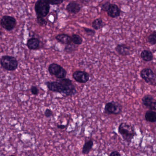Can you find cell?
Listing matches in <instances>:
<instances>
[{"label":"cell","instance_id":"obj_15","mask_svg":"<svg viewBox=\"0 0 156 156\" xmlns=\"http://www.w3.org/2000/svg\"><path fill=\"white\" fill-rule=\"evenodd\" d=\"M142 103L144 106L152 110V105L154 103V98L153 96L150 94H147L142 98Z\"/></svg>","mask_w":156,"mask_h":156},{"label":"cell","instance_id":"obj_5","mask_svg":"<svg viewBox=\"0 0 156 156\" xmlns=\"http://www.w3.org/2000/svg\"><path fill=\"white\" fill-rule=\"evenodd\" d=\"M48 71L51 75L54 76L57 79L65 78L67 75V72L63 67L54 63L49 66Z\"/></svg>","mask_w":156,"mask_h":156},{"label":"cell","instance_id":"obj_28","mask_svg":"<svg viewBox=\"0 0 156 156\" xmlns=\"http://www.w3.org/2000/svg\"><path fill=\"white\" fill-rule=\"evenodd\" d=\"M44 114H45V116L47 117V118H49V117H51L53 115V112H52L51 110H49V109H47L45 110Z\"/></svg>","mask_w":156,"mask_h":156},{"label":"cell","instance_id":"obj_4","mask_svg":"<svg viewBox=\"0 0 156 156\" xmlns=\"http://www.w3.org/2000/svg\"><path fill=\"white\" fill-rule=\"evenodd\" d=\"M35 11L37 16L46 17L50 10V4L47 0H37L35 6Z\"/></svg>","mask_w":156,"mask_h":156},{"label":"cell","instance_id":"obj_8","mask_svg":"<svg viewBox=\"0 0 156 156\" xmlns=\"http://www.w3.org/2000/svg\"><path fill=\"white\" fill-rule=\"evenodd\" d=\"M17 20L14 17L4 15L1 19V26L8 31L13 30L17 25Z\"/></svg>","mask_w":156,"mask_h":156},{"label":"cell","instance_id":"obj_18","mask_svg":"<svg viewBox=\"0 0 156 156\" xmlns=\"http://www.w3.org/2000/svg\"><path fill=\"white\" fill-rule=\"evenodd\" d=\"M93 146V141L92 140H89L88 141H85L83 146L82 153L84 154H87L89 153Z\"/></svg>","mask_w":156,"mask_h":156},{"label":"cell","instance_id":"obj_14","mask_svg":"<svg viewBox=\"0 0 156 156\" xmlns=\"http://www.w3.org/2000/svg\"><path fill=\"white\" fill-rule=\"evenodd\" d=\"M40 43V40L38 39L32 38L28 39L27 46L28 48L31 50H36L39 48Z\"/></svg>","mask_w":156,"mask_h":156},{"label":"cell","instance_id":"obj_32","mask_svg":"<svg viewBox=\"0 0 156 156\" xmlns=\"http://www.w3.org/2000/svg\"><path fill=\"white\" fill-rule=\"evenodd\" d=\"M152 110L156 111V101L154 102L152 105Z\"/></svg>","mask_w":156,"mask_h":156},{"label":"cell","instance_id":"obj_19","mask_svg":"<svg viewBox=\"0 0 156 156\" xmlns=\"http://www.w3.org/2000/svg\"><path fill=\"white\" fill-rule=\"evenodd\" d=\"M92 26L94 29H100L103 27V21L102 19L98 18L94 20L92 22Z\"/></svg>","mask_w":156,"mask_h":156},{"label":"cell","instance_id":"obj_7","mask_svg":"<svg viewBox=\"0 0 156 156\" xmlns=\"http://www.w3.org/2000/svg\"><path fill=\"white\" fill-rule=\"evenodd\" d=\"M122 106L120 103L112 101L107 103L104 107V112L108 114L118 115L122 112Z\"/></svg>","mask_w":156,"mask_h":156},{"label":"cell","instance_id":"obj_12","mask_svg":"<svg viewBox=\"0 0 156 156\" xmlns=\"http://www.w3.org/2000/svg\"><path fill=\"white\" fill-rule=\"evenodd\" d=\"M107 14L111 18L119 17L120 15L121 10L118 6L115 4H111L107 12Z\"/></svg>","mask_w":156,"mask_h":156},{"label":"cell","instance_id":"obj_26","mask_svg":"<svg viewBox=\"0 0 156 156\" xmlns=\"http://www.w3.org/2000/svg\"><path fill=\"white\" fill-rule=\"evenodd\" d=\"M30 91L32 93V94L33 95H35V96L38 95L39 93V90L38 87L36 86H32L31 87Z\"/></svg>","mask_w":156,"mask_h":156},{"label":"cell","instance_id":"obj_24","mask_svg":"<svg viewBox=\"0 0 156 156\" xmlns=\"http://www.w3.org/2000/svg\"><path fill=\"white\" fill-rule=\"evenodd\" d=\"M84 31L88 35V36H94L96 34V32L94 30L92 29H89V28H83Z\"/></svg>","mask_w":156,"mask_h":156},{"label":"cell","instance_id":"obj_27","mask_svg":"<svg viewBox=\"0 0 156 156\" xmlns=\"http://www.w3.org/2000/svg\"><path fill=\"white\" fill-rule=\"evenodd\" d=\"M111 4V3H110V2H107L104 4H103L101 7V10L107 12V11L110 8V6Z\"/></svg>","mask_w":156,"mask_h":156},{"label":"cell","instance_id":"obj_10","mask_svg":"<svg viewBox=\"0 0 156 156\" xmlns=\"http://www.w3.org/2000/svg\"><path fill=\"white\" fill-rule=\"evenodd\" d=\"M115 49L116 52L121 56H128L131 54L130 47L125 44H118Z\"/></svg>","mask_w":156,"mask_h":156},{"label":"cell","instance_id":"obj_3","mask_svg":"<svg viewBox=\"0 0 156 156\" xmlns=\"http://www.w3.org/2000/svg\"><path fill=\"white\" fill-rule=\"evenodd\" d=\"M0 63L2 67L8 71H15L19 65V62L15 57L7 55L2 57Z\"/></svg>","mask_w":156,"mask_h":156},{"label":"cell","instance_id":"obj_31","mask_svg":"<svg viewBox=\"0 0 156 156\" xmlns=\"http://www.w3.org/2000/svg\"><path fill=\"white\" fill-rule=\"evenodd\" d=\"M79 1L83 4H88L91 1V0H79Z\"/></svg>","mask_w":156,"mask_h":156},{"label":"cell","instance_id":"obj_22","mask_svg":"<svg viewBox=\"0 0 156 156\" xmlns=\"http://www.w3.org/2000/svg\"><path fill=\"white\" fill-rule=\"evenodd\" d=\"M148 41L151 45H156V31H154L148 37Z\"/></svg>","mask_w":156,"mask_h":156},{"label":"cell","instance_id":"obj_25","mask_svg":"<svg viewBox=\"0 0 156 156\" xmlns=\"http://www.w3.org/2000/svg\"><path fill=\"white\" fill-rule=\"evenodd\" d=\"M48 2L50 5H60L64 2V0H47Z\"/></svg>","mask_w":156,"mask_h":156},{"label":"cell","instance_id":"obj_17","mask_svg":"<svg viewBox=\"0 0 156 156\" xmlns=\"http://www.w3.org/2000/svg\"><path fill=\"white\" fill-rule=\"evenodd\" d=\"M145 120L151 123L156 122V112L152 110L147 111L145 114Z\"/></svg>","mask_w":156,"mask_h":156},{"label":"cell","instance_id":"obj_11","mask_svg":"<svg viewBox=\"0 0 156 156\" xmlns=\"http://www.w3.org/2000/svg\"><path fill=\"white\" fill-rule=\"evenodd\" d=\"M81 8L82 7L79 3L73 1L67 4L66 9L69 13L76 14L81 11Z\"/></svg>","mask_w":156,"mask_h":156},{"label":"cell","instance_id":"obj_20","mask_svg":"<svg viewBox=\"0 0 156 156\" xmlns=\"http://www.w3.org/2000/svg\"><path fill=\"white\" fill-rule=\"evenodd\" d=\"M72 42L75 45L79 46L82 45L83 42V39L79 35L76 34H73L72 36Z\"/></svg>","mask_w":156,"mask_h":156},{"label":"cell","instance_id":"obj_21","mask_svg":"<svg viewBox=\"0 0 156 156\" xmlns=\"http://www.w3.org/2000/svg\"><path fill=\"white\" fill-rule=\"evenodd\" d=\"M77 45L71 44L66 45L64 49V51L67 53L71 54L76 51L77 49Z\"/></svg>","mask_w":156,"mask_h":156},{"label":"cell","instance_id":"obj_6","mask_svg":"<svg viewBox=\"0 0 156 156\" xmlns=\"http://www.w3.org/2000/svg\"><path fill=\"white\" fill-rule=\"evenodd\" d=\"M141 78L149 84L156 86V73L150 68L142 69L140 72Z\"/></svg>","mask_w":156,"mask_h":156},{"label":"cell","instance_id":"obj_30","mask_svg":"<svg viewBox=\"0 0 156 156\" xmlns=\"http://www.w3.org/2000/svg\"><path fill=\"white\" fill-rule=\"evenodd\" d=\"M57 127L58 128L60 129H64L66 127V126L63 125V124H57Z\"/></svg>","mask_w":156,"mask_h":156},{"label":"cell","instance_id":"obj_2","mask_svg":"<svg viewBox=\"0 0 156 156\" xmlns=\"http://www.w3.org/2000/svg\"><path fill=\"white\" fill-rule=\"evenodd\" d=\"M118 132L123 139L128 143H131L134 137L137 136L134 126L126 122L120 124L118 128Z\"/></svg>","mask_w":156,"mask_h":156},{"label":"cell","instance_id":"obj_13","mask_svg":"<svg viewBox=\"0 0 156 156\" xmlns=\"http://www.w3.org/2000/svg\"><path fill=\"white\" fill-rule=\"evenodd\" d=\"M55 39L59 42L65 45H69L72 43V36H70L66 34H59L57 36H56Z\"/></svg>","mask_w":156,"mask_h":156},{"label":"cell","instance_id":"obj_16","mask_svg":"<svg viewBox=\"0 0 156 156\" xmlns=\"http://www.w3.org/2000/svg\"><path fill=\"white\" fill-rule=\"evenodd\" d=\"M141 57L144 61L150 62L153 60V54L150 50L145 49L141 51Z\"/></svg>","mask_w":156,"mask_h":156},{"label":"cell","instance_id":"obj_29","mask_svg":"<svg viewBox=\"0 0 156 156\" xmlns=\"http://www.w3.org/2000/svg\"><path fill=\"white\" fill-rule=\"evenodd\" d=\"M109 155L110 156H120L121 155L119 151H112Z\"/></svg>","mask_w":156,"mask_h":156},{"label":"cell","instance_id":"obj_23","mask_svg":"<svg viewBox=\"0 0 156 156\" xmlns=\"http://www.w3.org/2000/svg\"><path fill=\"white\" fill-rule=\"evenodd\" d=\"M37 22L39 24V26H45L47 24V22L44 19L43 17H39V16H37L36 18Z\"/></svg>","mask_w":156,"mask_h":156},{"label":"cell","instance_id":"obj_9","mask_svg":"<svg viewBox=\"0 0 156 156\" xmlns=\"http://www.w3.org/2000/svg\"><path fill=\"white\" fill-rule=\"evenodd\" d=\"M73 77L76 82L81 83H86L90 79L89 74L83 71H76L74 72Z\"/></svg>","mask_w":156,"mask_h":156},{"label":"cell","instance_id":"obj_1","mask_svg":"<svg viewBox=\"0 0 156 156\" xmlns=\"http://www.w3.org/2000/svg\"><path fill=\"white\" fill-rule=\"evenodd\" d=\"M46 84L50 91L59 93L64 96H74L77 93L75 86L69 78L65 77L56 81L47 82Z\"/></svg>","mask_w":156,"mask_h":156}]
</instances>
